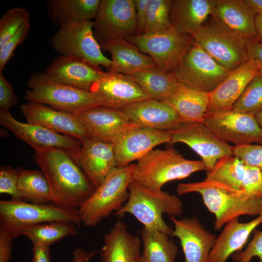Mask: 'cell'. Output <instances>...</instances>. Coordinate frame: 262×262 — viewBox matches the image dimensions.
<instances>
[{
  "mask_svg": "<svg viewBox=\"0 0 262 262\" xmlns=\"http://www.w3.org/2000/svg\"><path fill=\"white\" fill-rule=\"evenodd\" d=\"M34 159L49 184L54 205L78 209L94 193L95 188L66 151L37 148Z\"/></svg>",
  "mask_w": 262,
  "mask_h": 262,
  "instance_id": "cell-1",
  "label": "cell"
},
{
  "mask_svg": "<svg viewBox=\"0 0 262 262\" xmlns=\"http://www.w3.org/2000/svg\"><path fill=\"white\" fill-rule=\"evenodd\" d=\"M176 191L179 195L199 194L208 211L215 216L214 229L217 230L240 216H258L262 213V198L250 196L243 190L221 183L205 180L180 183Z\"/></svg>",
  "mask_w": 262,
  "mask_h": 262,
  "instance_id": "cell-2",
  "label": "cell"
},
{
  "mask_svg": "<svg viewBox=\"0 0 262 262\" xmlns=\"http://www.w3.org/2000/svg\"><path fill=\"white\" fill-rule=\"evenodd\" d=\"M129 196L125 204L115 215L122 216L132 214L144 227L157 229L172 237L173 229L163 218L167 214L170 217L180 215L183 204L177 196L162 191L148 189L134 180L129 186Z\"/></svg>",
  "mask_w": 262,
  "mask_h": 262,
  "instance_id": "cell-3",
  "label": "cell"
},
{
  "mask_svg": "<svg viewBox=\"0 0 262 262\" xmlns=\"http://www.w3.org/2000/svg\"><path fill=\"white\" fill-rule=\"evenodd\" d=\"M206 170L201 160L184 158L176 149H152L135 164L133 180L154 191H162L164 184Z\"/></svg>",
  "mask_w": 262,
  "mask_h": 262,
  "instance_id": "cell-4",
  "label": "cell"
},
{
  "mask_svg": "<svg viewBox=\"0 0 262 262\" xmlns=\"http://www.w3.org/2000/svg\"><path fill=\"white\" fill-rule=\"evenodd\" d=\"M59 221L79 226L81 220L78 209L52 204L28 203L22 200H0V231L13 239L22 235L27 228Z\"/></svg>",
  "mask_w": 262,
  "mask_h": 262,
  "instance_id": "cell-5",
  "label": "cell"
},
{
  "mask_svg": "<svg viewBox=\"0 0 262 262\" xmlns=\"http://www.w3.org/2000/svg\"><path fill=\"white\" fill-rule=\"evenodd\" d=\"M134 166L131 164L115 167L78 209L84 226H97L125 204L129 196V186L133 181Z\"/></svg>",
  "mask_w": 262,
  "mask_h": 262,
  "instance_id": "cell-6",
  "label": "cell"
},
{
  "mask_svg": "<svg viewBox=\"0 0 262 262\" xmlns=\"http://www.w3.org/2000/svg\"><path fill=\"white\" fill-rule=\"evenodd\" d=\"M192 36L218 64L231 71L249 59L248 39L212 15Z\"/></svg>",
  "mask_w": 262,
  "mask_h": 262,
  "instance_id": "cell-7",
  "label": "cell"
},
{
  "mask_svg": "<svg viewBox=\"0 0 262 262\" xmlns=\"http://www.w3.org/2000/svg\"><path fill=\"white\" fill-rule=\"evenodd\" d=\"M27 85V100L48 104L58 111L74 113L100 106L90 91L56 81L46 73H33Z\"/></svg>",
  "mask_w": 262,
  "mask_h": 262,
  "instance_id": "cell-8",
  "label": "cell"
},
{
  "mask_svg": "<svg viewBox=\"0 0 262 262\" xmlns=\"http://www.w3.org/2000/svg\"><path fill=\"white\" fill-rule=\"evenodd\" d=\"M125 39L147 53L164 72H173L194 42L192 35L179 33L172 27Z\"/></svg>",
  "mask_w": 262,
  "mask_h": 262,
  "instance_id": "cell-9",
  "label": "cell"
},
{
  "mask_svg": "<svg viewBox=\"0 0 262 262\" xmlns=\"http://www.w3.org/2000/svg\"><path fill=\"white\" fill-rule=\"evenodd\" d=\"M93 27L94 22L90 20L61 24L51 39V45L62 55L75 56L109 69L111 60L102 53L94 36Z\"/></svg>",
  "mask_w": 262,
  "mask_h": 262,
  "instance_id": "cell-10",
  "label": "cell"
},
{
  "mask_svg": "<svg viewBox=\"0 0 262 262\" xmlns=\"http://www.w3.org/2000/svg\"><path fill=\"white\" fill-rule=\"evenodd\" d=\"M229 72L194 42L173 73L178 82L210 93L219 85Z\"/></svg>",
  "mask_w": 262,
  "mask_h": 262,
  "instance_id": "cell-11",
  "label": "cell"
},
{
  "mask_svg": "<svg viewBox=\"0 0 262 262\" xmlns=\"http://www.w3.org/2000/svg\"><path fill=\"white\" fill-rule=\"evenodd\" d=\"M95 18L94 34L100 43L137 34L134 0H102Z\"/></svg>",
  "mask_w": 262,
  "mask_h": 262,
  "instance_id": "cell-12",
  "label": "cell"
},
{
  "mask_svg": "<svg viewBox=\"0 0 262 262\" xmlns=\"http://www.w3.org/2000/svg\"><path fill=\"white\" fill-rule=\"evenodd\" d=\"M0 124L34 149L50 147L60 149L67 153L78 164L82 145L80 140L37 124L20 122L11 115L9 110H0Z\"/></svg>",
  "mask_w": 262,
  "mask_h": 262,
  "instance_id": "cell-13",
  "label": "cell"
},
{
  "mask_svg": "<svg viewBox=\"0 0 262 262\" xmlns=\"http://www.w3.org/2000/svg\"><path fill=\"white\" fill-rule=\"evenodd\" d=\"M203 123L219 139L235 146L262 144V130L255 115L230 110L211 113Z\"/></svg>",
  "mask_w": 262,
  "mask_h": 262,
  "instance_id": "cell-14",
  "label": "cell"
},
{
  "mask_svg": "<svg viewBox=\"0 0 262 262\" xmlns=\"http://www.w3.org/2000/svg\"><path fill=\"white\" fill-rule=\"evenodd\" d=\"M169 132L170 144L188 146L201 157L208 172L220 158L232 155V146L218 138L203 122L182 123Z\"/></svg>",
  "mask_w": 262,
  "mask_h": 262,
  "instance_id": "cell-15",
  "label": "cell"
},
{
  "mask_svg": "<svg viewBox=\"0 0 262 262\" xmlns=\"http://www.w3.org/2000/svg\"><path fill=\"white\" fill-rule=\"evenodd\" d=\"M90 92L100 106L118 110L148 99L130 76L109 71L92 85Z\"/></svg>",
  "mask_w": 262,
  "mask_h": 262,
  "instance_id": "cell-16",
  "label": "cell"
},
{
  "mask_svg": "<svg viewBox=\"0 0 262 262\" xmlns=\"http://www.w3.org/2000/svg\"><path fill=\"white\" fill-rule=\"evenodd\" d=\"M73 114L90 137L112 143L125 131L138 127L122 110L98 106Z\"/></svg>",
  "mask_w": 262,
  "mask_h": 262,
  "instance_id": "cell-17",
  "label": "cell"
},
{
  "mask_svg": "<svg viewBox=\"0 0 262 262\" xmlns=\"http://www.w3.org/2000/svg\"><path fill=\"white\" fill-rule=\"evenodd\" d=\"M170 219L174 226L172 237L178 238L182 249L183 262H209L217 236L196 217L178 219L171 216Z\"/></svg>",
  "mask_w": 262,
  "mask_h": 262,
  "instance_id": "cell-18",
  "label": "cell"
},
{
  "mask_svg": "<svg viewBox=\"0 0 262 262\" xmlns=\"http://www.w3.org/2000/svg\"><path fill=\"white\" fill-rule=\"evenodd\" d=\"M170 140L169 131L137 127L125 131L113 143L117 167L138 161L155 147Z\"/></svg>",
  "mask_w": 262,
  "mask_h": 262,
  "instance_id": "cell-19",
  "label": "cell"
},
{
  "mask_svg": "<svg viewBox=\"0 0 262 262\" xmlns=\"http://www.w3.org/2000/svg\"><path fill=\"white\" fill-rule=\"evenodd\" d=\"M260 73L259 62L251 58L230 71L219 85L209 93V112L217 113L231 110L249 82Z\"/></svg>",
  "mask_w": 262,
  "mask_h": 262,
  "instance_id": "cell-20",
  "label": "cell"
},
{
  "mask_svg": "<svg viewBox=\"0 0 262 262\" xmlns=\"http://www.w3.org/2000/svg\"><path fill=\"white\" fill-rule=\"evenodd\" d=\"M81 141L78 164L96 189L117 167L113 144L90 137Z\"/></svg>",
  "mask_w": 262,
  "mask_h": 262,
  "instance_id": "cell-21",
  "label": "cell"
},
{
  "mask_svg": "<svg viewBox=\"0 0 262 262\" xmlns=\"http://www.w3.org/2000/svg\"><path fill=\"white\" fill-rule=\"evenodd\" d=\"M28 123L37 124L57 133L82 140L89 135L73 113L58 111L41 103L30 102L20 106Z\"/></svg>",
  "mask_w": 262,
  "mask_h": 262,
  "instance_id": "cell-22",
  "label": "cell"
},
{
  "mask_svg": "<svg viewBox=\"0 0 262 262\" xmlns=\"http://www.w3.org/2000/svg\"><path fill=\"white\" fill-rule=\"evenodd\" d=\"M53 80L90 91L92 85L105 73L100 66L73 55L62 56L51 64L45 73Z\"/></svg>",
  "mask_w": 262,
  "mask_h": 262,
  "instance_id": "cell-23",
  "label": "cell"
},
{
  "mask_svg": "<svg viewBox=\"0 0 262 262\" xmlns=\"http://www.w3.org/2000/svg\"><path fill=\"white\" fill-rule=\"evenodd\" d=\"M138 127L169 131L182 123L175 110L162 100L146 99L130 104L122 110Z\"/></svg>",
  "mask_w": 262,
  "mask_h": 262,
  "instance_id": "cell-24",
  "label": "cell"
},
{
  "mask_svg": "<svg viewBox=\"0 0 262 262\" xmlns=\"http://www.w3.org/2000/svg\"><path fill=\"white\" fill-rule=\"evenodd\" d=\"M142 241L118 220L104 236L101 262H141Z\"/></svg>",
  "mask_w": 262,
  "mask_h": 262,
  "instance_id": "cell-25",
  "label": "cell"
},
{
  "mask_svg": "<svg viewBox=\"0 0 262 262\" xmlns=\"http://www.w3.org/2000/svg\"><path fill=\"white\" fill-rule=\"evenodd\" d=\"M101 49L112 56L109 71L130 75L157 68L152 59L140 51L125 38H118L100 43Z\"/></svg>",
  "mask_w": 262,
  "mask_h": 262,
  "instance_id": "cell-26",
  "label": "cell"
},
{
  "mask_svg": "<svg viewBox=\"0 0 262 262\" xmlns=\"http://www.w3.org/2000/svg\"><path fill=\"white\" fill-rule=\"evenodd\" d=\"M262 223V213L247 222H240L237 217L227 223L217 237L209 262H226L231 255L242 251L251 233Z\"/></svg>",
  "mask_w": 262,
  "mask_h": 262,
  "instance_id": "cell-27",
  "label": "cell"
},
{
  "mask_svg": "<svg viewBox=\"0 0 262 262\" xmlns=\"http://www.w3.org/2000/svg\"><path fill=\"white\" fill-rule=\"evenodd\" d=\"M216 0H172L170 12L171 27L193 35L213 13Z\"/></svg>",
  "mask_w": 262,
  "mask_h": 262,
  "instance_id": "cell-28",
  "label": "cell"
},
{
  "mask_svg": "<svg viewBox=\"0 0 262 262\" xmlns=\"http://www.w3.org/2000/svg\"><path fill=\"white\" fill-rule=\"evenodd\" d=\"M213 15L248 40H257L256 13L245 0H216Z\"/></svg>",
  "mask_w": 262,
  "mask_h": 262,
  "instance_id": "cell-29",
  "label": "cell"
},
{
  "mask_svg": "<svg viewBox=\"0 0 262 262\" xmlns=\"http://www.w3.org/2000/svg\"><path fill=\"white\" fill-rule=\"evenodd\" d=\"M163 101L175 110L182 123L203 122L209 112V93L179 82L170 96Z\"/></svg>",
  "mask_w": 262,
  "mask_h": 262,
  "instance_id": "cell-30",
  "label": "cell"
},
{
  "mask_svg": "<svg viewBox=\"0 0 262 262\" xmlns=\"http://www.w3.org/2000/svg\"><path fill=\"white\" fill-rule=\"evenodd\" d=\"M141 262H175L178 247L170 236L161 231L143 227Z\"/></svg>",
  "mask_w": 262,
  "mask_h": 262,
  "instance_id": "cell-31",
  "label": "cell"
},
{
  "mask_svg": "<svg viewBox=\"0 0 262 262\" xmlns=\"http://www.w3.org/2000/svg\"><path fill=\"white\" fill-rule=\"evenodd\" d=\"M148 99L164 100L176 87L178 82L173 72H164L157 68L130 75Z\"/></svg>",
  "mask_w": 262,
  "mask_h": 262,
  "instance_id": "cell-32",
  "label": "cell"
},
{
  "mask_svg": "<svg viewBox=\"0 0 262 262\" xmlns=\"http://www.w3.org/2000/svg\"><path fill=\"white\" fill-rule=\"evenodd\" d=\"M17 189L21 200L35 204H54V199L49 184L41 171L18 169Z\"/></svg>",
  "mask_w": 262,
  "mask_h": 262,
  "instance_id": "cell-33",
  "label": "cell"
},
{
  "mask_svg": "<svg viewBox=\"0 0 262 262\" xmlns=\"http://www.w3.org/2000/svg\"><path fill=\"white\" fill-rule=\"evenodd\" d=\"M100 0H55L51 2L53 16L60 24L95 18Z\"/></svg>",
  "mask_w": 262,
  "mask_h": 262,
  "instance_id": "cell-34",
  "label": "cell"
},
{
  "mask_svg": "<svg viewBox=\"0 0 262 262\" xmlns=\"http://www.w3.org/2000/svg\"><path fill=\"white\" fill-rule=\"evenodd\" d=\"M76 224L59 221L34 225L24 229L22 235L28 238L33 245L50 246L65 237L74 236L78 233Z\"/></svg>",
  "mask_w": 262,
  "mask_h": 262,
  "instance_id": "cell-35",
  "label": "cell"
},
{
  "mask_svg": "<svg viewBox=\"0 0 262 262\" xmlns=\"http://www.w3.org/2000/svg\"><path fill=\"white\" fill-rule=\"evenodd\" d=\"M246 164L233 155L220 158L213 169L207 173L205 180L223 183L233 188L242 190Z\"/></svg>",
  "mask_w": 262,
  "mask_h": 262,
  "instance_id": "cell-36",
  "label": "cell"
},
{
  "mask_svg": "<svg viewBox=\"0 0 262 262\" xmlns=\"http://www.w3.org/2000/svg\"><path fill=\"white\" fill-rule=\"evenodd\" d=\"M172 0H148L147 7L144 33L168 30L171 28L170 12Z\"/></svg>",
  "mask_w": 262,
  "mask_h": 262,
  "instance_id": "cell-37",
  "label": "cell"
},
{
  "mask_svg": "<svg viewBox=\"0 0 262 262\" xmlns=\"http://www.w3.org/2000/svg\"><path fill=\"white\" fill-rule=\"evenodd\" d=\"M231 110L255 115L262 110V73L249 82Z\"/></svg>",
  "mask_w": 262,
  "mask_h": 262,
  "instance_id": "cell-38",
  "label": "cell"
},
{
  "mask_svg": "<svg viewBox=\"0 0 262 262\" xmlns=\"http://www.w3.org/2000/svg\"><path fill=\"white\" fill-rule=\"evenodd\" d=\"M29 21V15L26 9L16 7L7 10L0 20V48Z\"/></svg>",
  "mask_w": 262,
  "mask_h": 262,
  "instance_id": "cell-39",
  "label": "cell"
},
{
  "mask_svg": "<svg viewBox=\"0 0 262 262\" xmlns=\"http://www.w3.org/2000/svg\"><path fill=\"white\" fill-rule=\"evenodd\" d=\"M232 153L245 164L256 167L262 172V144L232 146Z\"/></svg>",
  "mask_w": 262,
  "mask_h": 262,
  "instance_id": "cell-40",
  "label": "cell"
},
{
  "mask_svg": "<svg viewBox=\"0 0 262 262\" xmlns=\"http://www.w3.org/2000/svg\"><path fill=\"white\" fill-rule=\"evenodd\" d=\"M242 190L250 196L262 198V172L259 169L246 164Z\"/></svg>",
  "mask_w": 262,
  "mask_h": 262,
  "instance_id": "cell-41",
  "label": "cell"
},
{
  "mask_svg": "<svg viewBox=\"0 0 262 262\" xmlns=\"http://www.w3.org/2000/svg\"><path fill=\"white\" fill-rule=\"evenodd\" d=\"M18 180V169L11 166H1L0 169V193L8 194L12 199L21 200L17 189Z\"/></svg>",
  "mask_w": 262,
  "mask_h": 262,
  "instance_id": "cell-42",
  "label": "cell"
},
{
  "mask_svg": "<svg viewBox=\"0 0 262 262\" xmlns=\"http://www.w3.org/2000/svg\"><path fill=\"white\" fill-rule=\"evenodd\" d=\"M231 257L233 262H250L254 257L258 258V262H262V231L255 229L245 249L235 253Z\"/></svg>",
  "mask_w": 262,
  "mask_h": 262,
  "instance_id": "cell-43",
  "label": "cell"
},
{
  "mask_svg": "<svg viewBox=\"0 0 262 262\" xmlns=\"http://www.w3.org/2000/svg\"><path fill=\"white\" fill-rule=\"evenodd\" d=\"M30 26V21L23 24L17 32L0 48V72H2L15 49L27 36Z\"/></svg>",
  "mask_w": 262,
  "mask_h": 262,
  "instance_id": "cell-44",
  "label": "cell"
},
{
  "mask_svg": "<svg viewBox=\"0 0 262 262\" xmlns=\"http://www.w3.org/2000/svg\"><path fill=\"white\" fill-rule=\"evenodd\" d=\"M18 103L17 98L14 88L0 72V110H9Z\"/></svg>",
  "mask_w": 262,
  "mask_h": 262,
  "instance_id": "cell-45",
  "label": "cell"
},
{
  "mask_svg": "<svg viewBox=\"0 0 262 262\" xmlns=\"http://www.w3.org/2000/svg\"><path fill=\"white\" fill-rule=\"evenodd\" d=\"M148 0H134L136 7L137 34L144 33L147 7Z\"/></svg>",
  "mask_w": 262,
  "mask_h": 262,
  "instance_id": "cell-46",
  "label": "cell"
},
{
  "mask_svg": "<svg viewBox=\"0 0 262 262\" xmlns=\"http://www.w3.org/2000/svg\"><path fill=\"white\" fill-rule=\"evenodd\" d=\"M13 238L0 231V262H9L12 254Z\"/></svg>",
  "mask_w": 262,
  "mask_h": 262,
  "instance_id": "cell-47",
  "label": "cell"
},
{
  "mask_svg": "<svg viewBox=\"0 0 262 262\" xmlns=\"http://www.w3.org/2000/svg\"><path fill=\"white\" fill-rule=\"evenodd\" d=\"M33 256L31 262H50L49 246L33 245Z\"/></svg>",
  "mask_w": 262,
  "mask_h": 262,
  "instance_id": "cell-48",
  "label": "cell"
},
{
  "mask_svg": "<svg viewBox=\"0 0 262 262\" xmlns=\"http://www.w3.org/2000/svg\"><path fill=\"white\" fill-rule=\"evenodd\" d=\"M249 58L257 60L260 66V72L262 73V44L256 40H248Z\"/></svg>",
  "mask_w": 262,
  "mask_h": 262,
  "instance_id": "cell-49",
  "label": "cell"
},
{
  "mask_svg": "<svg viewBox=\"0 0 262 262\" xmlns=\"http://www.w3.org/2000/svg\"><path fill=\"white\" fill-rule=\"evenodd\" d=\"M98 252H89L80 247H76L72 252V262H89Z\"/></svg>",
  "mask_w": 262,
  "mask_h": 262,
  "instance_id": "cell-50",
  "label": "cell"
},
{
  "mask_svg": "<svg viewBox=\"0 0 262 262\" xmlns=\"http://www.w3.org/2000/svg\"><path fill=\"white\" fill-rule=\"evenodd\" d=\"M255 29L257 41L262 44V13L256 14Z\"/></svg>",
  "mask_w": 262,
  "mask_h": 262,
  "instance_id": "cell-51",
  "label": "cell"
},
{
  "mask_svg": "<svg viewBox=\"0 0 262 262\" xmlns=\"http://www.w3.org/2000/svg\"><path fill=\"white\" fill-rule=\"evenodd\" d=\"M256 14L262 13V0H245Z\"/></svg>",
  "mask_w": 262,
  "mask_h": 262,
  "instance_id": "cell-52",
  "label": "cell"
},
{
  "mask_svg": "<svg viewBox=\"0 0 262 262\" xmlns=\"http://www.w3.org/2000/svg\"><path fill=\"white\" fill-rule=\"evenodd\" d=\"M257 122L262 130V110L255 115Z\"/></svg>",
  "mask_w": 262,
  "mask_h": 262,
  "instance_id": "cell-53",
  "label": "cell"
}]
</instances>
